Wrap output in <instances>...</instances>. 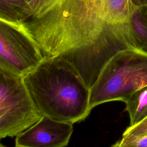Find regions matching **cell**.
Segmentation results:
<instances>
[{"mask_svg": "<svg viewBox=\"0 0 147 147\" xmlns=\"http://www.w3.org/2000/svg\"><path fill=\"white\" fill-rule=\"evenodd\" d=\"M131 5L130 0H65L34 26L61 51H87L126 34Z\"/></svg>", "mask_w": 147, "mask_h": 147, "instance_id": "1", "label": "cell"}, {"mask_svg": "<svg viewBox=\"0 0 147 147\" xmlns=\"http://www.w3.org/2000/svg\"><path fill=\"white\" fill-rule=\"evenodd\" d=\"M32 102L42 116L72 124L90 114V88L74 64L61 56H46L23 76Z\"/></svg>", "mask_w": 147, "mask_h": 147, "instance_id": "2", "label": "cell"}, {"mask_svg": "<svg viewBox=\"0 0 147 147\" xmlns=\"http://www.w3.org/2000/svg\"><path fill=\"white\" fill-rule=\"evenodd\" d=\"M146 85L147 55L134 49L121 51L107 62L90 89V109L110 101L124 102Z\"/></svg>", "mask_w": 147, "mask_h": 147, "instance_id": "3", "label": "cell"}, {"mask_svg": "<svg viewBox=\"0 0 147 147\" xmlns=\"http://www.w3.org/2000/svg\"><path fill=\"white\" fill-rule=\"evenodd\" d=\"M41 117L32 103L23 77L0 69V140L17 136Z\"/></svg>", "mask_w": 147, "mask_h": 147, "instance_id": "4", "label": "cell"}, {"mask_svg": "<svg viewBox=\"0 0 147 147\" xmlns=\"http://www.w3.org/2000/svg\"><path fill=\"white\" fill-rule=\"evenodd\" d=\"M44 58L37 41L23 24L0 18V69L23 77Z\"/></svg>", "mask_w": 147, "mask_h": 147, "instance_id": "5", "label": "cell"}, {"mask_svg": "<svg viewBox=\"0 0 147 147\" xmlns=\"http://www.w3.org/2000/svg\"><path fill=\"white\" fill-rule=\"evenodd\" d=\"M72 132L73 124L43 116L16 136L15 146L64 147Z\"/></svg>", "mask_w": 147, "mask_h": 147, "instance_id": "6", "label": "cell"}, {"mask_svg": "<svg viewBox=\"0 0 147 147\" xmlns=\"http://www.w3.org/2000/svg\"><path fill=\"white\" fill-rule=\"evenodd\" d=\"M127 29L131 48L147 55V5H131L127 21Z\"/></svg>", "mask_w": 147, "mask_h": 147, "instance_id": "7", "label": "cell"}, {"mask_svg": "<svg viewBox=\"0 0 147 147\" xmlns=\"http://www.w3.org/2000/svg\"><path fill=\"white\" fill-rule=\"evenodd\" d=\"M32 16L28 0H0V18L16 24H24Z\"/></svg>", "mask_w": 147, "mask_h": 147, "instance_id": "8", "label": "cell"}, {"mask_svg": "<svg viewBox=\"0 0 147 147\" xmlns=\"http://www.w3.org/2000/svg\"><path fill=\"white\" fill-rule=\"evenodd\" d=\"M124 102L130 117L129 126L145 119L147 117V85L133 92Z\"/></svg>", "mask_w": 147, "mask_h": 147, "instance_id": "9", "label": "cell"}, {"mask_svg": "<svg viewBox=\"0 0 147 147\" xmlns=\"http://www.w3.org/2000/svg\"><path fill=\"white\" fill-rule=\"evenodd\" d=\"M64 1L65 0H28L32 16L25 23L33 22L41 18Z\"/></svg>", "mask_w": 147, "mask_h": 147, "instance_id": "10", "label": "cell"}, {"mask_svg": "<svg viewBox=\"0 0 147 147\" xmlns=\"http://www.w3.org/2000/svg\"><path fill=\"white\" fill-rule=\"evenodd\" d=\"M118 142L121 147H147V135L122 136Z\"/></svg>", "mask_w": 147, "mask_h": 147, "instance_id": "11", "label": "cell"}, {"mask_svg": "<svg viewBox=\"0 0 147 147\" xmlns=\"http://www.w3.org/2000/svg\"><path fill=\"white\" fill-rule=\"evenodd\" d=\"M147 135V117L139 123L129 126L122 136H142Z\"/></svg>", "mask_w": 147, "mask_h": 147, "instance_id": "12", "label": "cell"}, {"mask_svg": "<svg viewBox=\"0 0 147 147\" xmlns=\"http://www.w3.org/2000/svg\"><path fill=\"white\" fill-rule=\"evenodd\" d=\"M131 5L134 6H140L147 5V0H130Z\"/></svg>", "mask_w": 147, "mask_h": 147, "instance_id": "13", "label": "cell"}, {"mask_svg": "<svg viewBox=\"0 0 147 147\" xmlns=\"http://www.w3.org/2000/svg\"><path fill=\"white\" fill-rule=\"evenodd\" d=\"M111 147H121V146L119 145L118 142H116L115 144H114Z\"/></svg>", "mask_w": 147, "mask_h": 147, "instance_id": "14", "label": "cell"}, {"mask_svg": "<svg viewBox=\"0 0 147 147\" xmlns=\"http://www.w3.org/2000/svg\"><path fill=\"white\" fill-rule=\"evenodd\" d=\"M0 147H6V146H5L4 145H3L0 142Z\"/></svg>", "mask_w": 147, "mask_h": 147, "instance_id": "15", "label": "cell"}]
</instances>
